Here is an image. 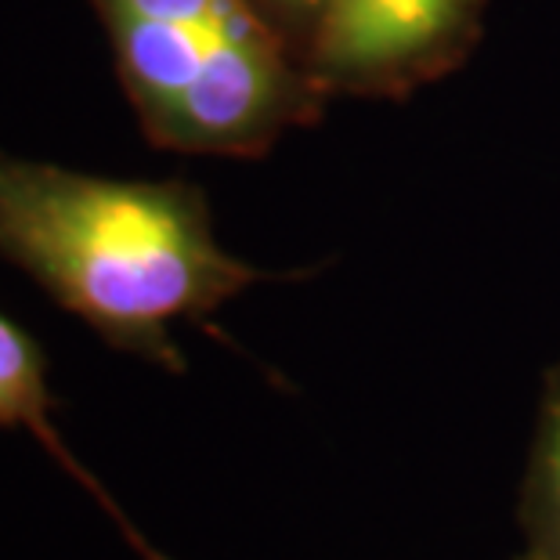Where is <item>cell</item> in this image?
Returning a JSON list of instances; mask_svg holds the SVG:
<instances>
[{
	"mask_svg": "<svg viewBox=\"0 0 560 560\" xmlns=\"http://www.w3.org/2000/svg\"><path fill=\"white\" fill-rule=\"evenodd\" d=\"M47 373H51V365H47L40 340L33 337L26 326H19L11 315L0 312V431H22L37 441L47 456H51L55 467L66 470L69 478L109 514V521L120 528V535L138 560H171L130 524L124 506L109 495V488L94 478L80 463L77 452L69 448L66 434L58 431V423H55L58 398H55L51 376Z\"/></svg>",
	"mask_w": 560,
	"mask_h": 560,
	"instance_id": "4",
	"label": "cell"
},
{
	"mask_svg": "<svg viewBox=\"0 0 560 560\" xmlns=\"http://www.w3.org/2000/svg\"><path fill=\"white\" fill-rule=\"evenodd\" d=\"M488 0H329L307 73L329 98L401 102L452 77L481 40Z\"/></svg>",
	"mask_w": 560,
	"mask_h": 560,
	"instance_id": "3",
	"label": "cell"
},
{
	"mask_svg": "<svg viewBox=\"0 0 560 560\" xmlns=\"http://www.w3.org/2000/svg\"><path fill=\"white\" fill-rule=\"evenodd\" d=\"M517 560H553V557H542V553H535V550H528V546H524V553Z\"/></svg>",
	"mask_w": 560,
	"mask_h": 560,
	"instance_id": "7",
	"label": "cell"
},
{
	"mask_svg": "<svg viewBox=\"0 0 560 560\" xmlns=\"http://www.w3.org/2000/svg\"><path fill=\"white\" fill-rule=\"evenodd\" d=\"M254 4L265 11L271 26H276L304 58V51H307V44H312V37H315L322 15H326L329 0H254Z\"/></svg>",
	"mask_w": 560,
	"mask_h": 560,
	"instance_id": "6",
	"label": "cell"
},
{
	"mask_svg": "<svg viewBox=\"0 0 560 560\" xmlns=\"http://www.w3.org/2000/svg\"><path fill=\"white\" fill-rule=\"evenodd\" d=\"M156 149L257 160L322 120L329 94L254 0H91Z\"/></svg>",
	"mask_w": 560,
	"mask_h": 560,
	"instance_id": "2",
	"label": "cell"
},
{
	"mask_svg": "<svg viewBox=\"0 0 560 560\" xmlns=\"http://www.w3.org/2000/svg\"><path fill=\"white\" fill-rule=\"evenodd\" d=\"M517 521L528 550L560 560V362L550 365L524 467Z\"/></svg>",
	"mask_w": 560,
	"mask_h": 560,
	"instance_id": "5",
	"label": "cell"
},
{
	"mask_svg": "<svg viewBox=\"0 0 560 560\" xmlns=\"http://www.w3.org/2000/svg\"><path fill=\"white\" fill-rule=\"evenodd\" d=\"M0 257L113 351L188 373L174 322H207L268 282L221 246L207 192L185 177L127 182L0 149Z\"/></svg>",
	"mask_w": 560,
	"mask_h": 560,
	"instance_id": "1",
	"label": "cell"
}]
</instances>
